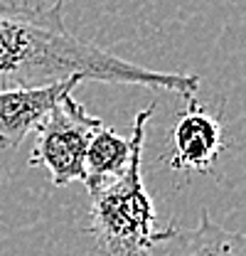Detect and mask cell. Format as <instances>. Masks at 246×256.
I'll return each mask as SVG.
<instances>
[{"label":"cell","mask_w":246,"mask_h":256,"mask_svg":"<svg viewBox=\"0 0 246 256\" xmlns=\"http://www.w3.org/2000/svg\"><path fill=\"white\" fill-rule=\"evenodd\" d=\"M104 126L98 116H92L84 104L66 94L34 130L30 165L44 168L52 175L54 188H64L84 178V158L94 133Z\"/></svg>","instance_id":"3"},{"label":"cell","mask_w":246,"mask_h":256,"mask_svg":"<svg viewBox=\"0 0 246 256\" xmlns=\"http://www.w3.org/2000/svg\"><path fill=\"white\" fill-rule=\"evenodd\" d=\"M187 108L178 116L170 136V168L187 172H214V162L224 150L222 121L207 114L197 98H184Z\"/></svg>","instance_id":"4"},{"label":"cell","mask_w":246,"mask_h":256,"mask_svg":"<svg viewBox=\"0 0 246 256\" xmlns=\"http://www.w3.org/2000/svg\"><path fill=\"white\" fill-rule=\"evenodd\" d=\"M130 148H133L130 136L126 138V136L106 126L98 128L94 133L92 143L86 148V158H84L82 182L86 185V190L92 192L101 185H106L108 180H114L116 175H121L123 168L130 160Z\"/></svg>","instance_id":"7"},{"label":"cell","mask_w":246,"mask_h":256,"mask_svg":"<svg viewBox=\"0 0 246 256\" xmlns=\"http://www.w3.org/2000/svg\"><path fill=\"white\" fill-rule=\"evenodd\" d=\"M146 256H246V234L224 229L202 212L197 226L170 224L155 232Z\"/></svg>","instance_id":"6"},{"label":"cell","mask_w":246,"mask_h":256,"mask_svg":"<svg viewBox=\"0 0 246 256\" xmlns=\"http://www.w3.org/2000/svg\"><path fill=\"white\" fill-rule=\"evenodd\" d=\"M82 79H66L47 86L2 89L0 92V148L12 150L22 146L32 130L44 124L52 108L66 94H72Z\"/></svg>","instance_id":"5"},{"label":"cell","mask_w":246,"mask_h":256,"mask_svg":"<svg viewBox=\"0 0 246 256\" xmlns=\"http://www.w3.org/2000/svg\"><path fill=\"white\" fill-rule=\"evenodd\" d=\"M155 104L143 108L130 130V160L121 175L92 190L89 232L96 239L98 256H146L155 236V210L143 185L146 128Z\"/></svg>","instance_id":"2"},{"label":"cell","mask_w":246,"mask_h":256,"mask_svg":"<svg viewBox=\"0 0 246 256\" xmlns=\"http://www.w3.org/2000/svg\"><path fill=\"white\" fill-rule=\"evenodd\" d=\"M66 79L136 84L182 98L200 92L197 74L146 69L76 37L66 28L64 0L52 5L0 0V92L47 86Z\"/></svg>","instance_id":"1"}]
</instances>
